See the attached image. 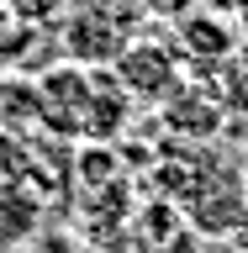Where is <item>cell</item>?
<instances>
[{
	"instance_id": "obj_1",
	"label": "cell",
	"mask_w": 248,
	"mask_h": 253,
	"mask_svg": "<svg viewBox=\"0 0 248 253\" xmlns=\"http://www.w3.org/2000/svg\"><path fill=\"white\" fill-rule=\"evenodd\" d=\"M58 5H63V0H5V11H16V16H37V21H48Z\"/></svg>"
}]
</instances>
